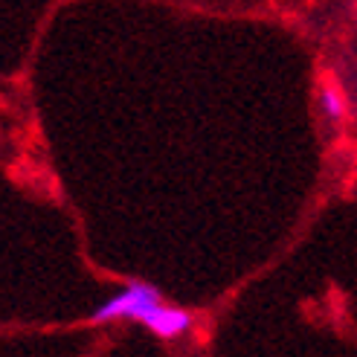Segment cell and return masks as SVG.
<instances>
[{
	"label": "cell",
	"instance_id": "cell-2",
	"mask_svg": "<svg viewBox=\"0 0 357 357\" xmlns=\"http://www.w3.org/2000/svg\"><path fill=\"white\" fill-rule=\"evenodd\" d=\"M317 102H319V111H323V116L328 122H343L346 119V99H343V91L334 82L319 84Z\"/></svg>",
	"mask_w": 357,
	"mask_h": 357
},
{
	"label": "cell",
	"instance_id": "cell-1",
	"mask_svg": "<svg viewBox=\"0 0 357 357\" xmlns=\"http://www.w3.org/2000/svg\"><path fill=\"white\" fill-rule=\"evenodd\" d=\"M163 294L149 282H128L111 299H105L87 317V326H111V323H137L151 326L157 311L163 308Z\"/></svg>",
	"mask_w": 357,
	"mask_h": 357
}]
</instances>
